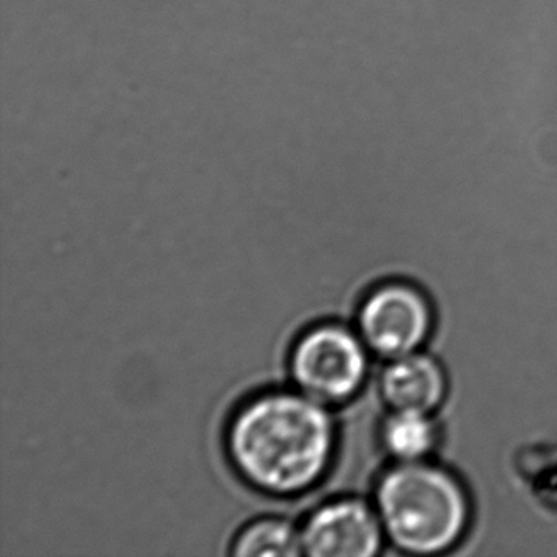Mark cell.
Segmentation results:
<instances>
[{
  "instance_id": "cell-1",
  "label": "cell",
  "mask_w": 557,
  "mask_h": 557,
  "mask_svg": "<svg viewBox=\"0 0 557 557\" xmlns=\"http://www.w3.org/2000/svg\"><path fill=\"white\" fill-rule=\"evenodd\" d=\"M335 443L329 407L296 387L244 400L224 430V449L237 478L272 497L314 488L334 461Z\"/></svg>"
},
{
  "instance_id": "cell-2",
  "label": "cell",
  "mask_w": 557,
  "mask_h": 557,
  "mask_svg": "<svg viewBox=\"0 0 557 557\" xmlns=\"http://www.w3.org/2000/svg\"><path fill=\"white\" fill-rule=\"evenodd\" d=\"M376 513L394 546L410 554H438L461 540L469 502L445 469L400 462L377 482Z\"/></svg>"
},
{
  "instance_id": "cell-3",
  "label": "cell",
  "mask_w": 557,
  "mask_h": 557,
  "mask_svg": "<svg viewBox=\"0 0 557 557\" xmlns=\"http://www.w3.org/2000/svg\"><path fill=\"white\" fill-rule=\"evenodd\" d=\"M368 347L338 322L306 329L289 348L288 371L296 389L327 407L354 399L368 376Z\"/></svg>"
},
{
  "instance_id": "cell-4",
  "label": "cell",
  "mask_w": 557,
  "mask_h": 557,
  "mask_svg": "<svg viewBox=\"0 0 557 557\" xmlns=\"http://www.w3.org/2000/svg\"><path fill=\"white\" fill-rule=\"evenodd\" d=\"M432 325L425 296L406 283L377 286L364 296L357 312V332L368 350L387 360L422 347Z\"/></svg>"
},
{
  "instance_id": "cell-5",
  "label": "cell",
  "mask_w": 557,
  "mask_h": 557,
  "mask_svg": "<svg viewBox=\"0 0 557 557\" xmlns=\"http://www.w3.org/2000/svg\"><path fill=\"white\" fill-rule=\"evenodd\" d=\"M302 556L373 557L383 546V524L376 508L358 498L325 502L301 527Z\"/></svg>"
},
{
  "instance_id": "cell-6",
  "label": "cell",
  "mask_w": 557,
  "mask_h": 557,
  "mask_svg": "<svg viewBox=\"0 0 557 557\" xmlns=\"http://www.w3.org/2000/svg\"><path fill=\"white\" fill-rule=\"evenodd\" d=\"M442 364L425 354L393 358L381 373L380 394L393 410L432 413L446 396Z\"/></svg>"
},
{
  "instance_id": "cell-7",
  "label": "cell",
  "mask_w": 557,
  "mask_h": 557,
  "mask_svg": "<svg viewBox=\"0 0 557 557\" xmlns=\"http://www.w3.org/2000/svg\"><path fill=\"white\" fill-rule=\"evenodd\" d=\"M231 554L239 557L302 556L301 530L286 518H259L234 536Z\"/></svg>"
},
{
  "instance_id": "cell-8",
  "label": "cell",
  "mask_w": 557,
  "mask_h": 557,
  "mask_svg": "<svg viewBox=\"0 0 557 557\" xmlns=\"http://www.w3.org/2000/svg\"><path fill=\"white\" fill-rule=\"evenodd\" d=\"M429 416L393 410L381 430L386 451L400 462L420 461L432 453L438 442V430Z\"/></svg>"
},
{
  "instance_id": "cell-9",
  "label": "cell",
  "mask_w": 557,
  "mask_h": 557,
  "mask_svg": "<svg viewBox=\"0 0 557 557\" xmlns=\"http://www.w3.org/2000/svg\"><path fill=\"white\" fill-rule=\"evenodd\" d=\"M515 474L541 507L557 513V443H531L513 459Z\"/></svg>"
}]
</instances>
